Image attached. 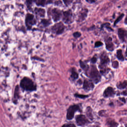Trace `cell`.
Masks as SVG:
<instances>
[{
    "label": "cell",
    "instance_id": "6da1fadb",
    "mask_svg": "<svg viewBox=\"0 0 127 127\" xmlns=\"http://www.w3.org/2000/svg\"><path fill=\"white\" fill-rule=\"evenodd\" d=\"M110 62V59L106 53L103 52L100 56V63L99 66L102 75H105L108 72L109 69H108L107 66Z\"/></svg>",
    "mask_w": 127,
    "mask_h": 127
},
{
    "label": "cell",
    "instance_id": "7a4b0ae2",
    "mask_svg": "<svg viewBox=\"0 0 127 127\" xmlns=\"http://www.w3.org/2000/svg\"><path fill=\"white\" fill-rule=\"evenodd\" d=\"M20 85L23 89L27 91H32L36 90V86L34 82L27 77H24L21 80Z\"/></svg>",
    "mask_w": 127,
    "mask_h": 127
},
{
    "label": "cell",
    "instance_id": "3957f363",
    "mask_svg": "<svg viewBox=\"0 0 127 127\" xmlns=\"http://www.w3.org/2000/svg\"><path fill=\"white\" fill-rule=\"evenodd\" d=\"M88 76L95 84H98L101 80V76L96 67L92 65L88 73Z\"/></svg>",
    "mask_w": 127,
    "mask_h": 127
},
{
    "label": "cell",
    "instance_id": "277c9868",
    "mask_svg": "<svg viewBox=\"0 0 127 127\" xmlns=\"http://www.w3.org/2000/svg\"><path fill=\"white\" fill-rule=\"evenodd\" d=\"M77 111H81L79 105L74 104L70 106L67 112L66 118L67 120H70L72 119L74 117L75 113Z\"/></svg>",
    "mask_w": 127,
    "mask_h": 127
},
{
    "label": "cell",
    "instance_id": "5b68a950",
    "mask_svg": "<svg viewBox=\"0 0 127 127\" xmlns=\"http://www.w3.org/2000/svg\"><path fill=\"white\" fill-rule=\"evenodd\" d=\"M65 29V26L62 22L58 23L52 27V30L53 33L56 35L63 34Z\"/></svg>",
    "mask_w": 127,
    "mask_h": 127
},
{
    "label": "cell",
    "instance_id": "8992f818",
    "mask_svg": "<svg viewBox=\"0 0 127 127\" xmlns=\"http://www.w3.org/2000/svg\"><path fill=\"white\" fill-rule=\"evenodd\" d=\"M76 122L78 126H84L88 123L90 122L85 116L83 114L77 115L75 117Z\"/></svg>",
    "mask_w": 127,
    "mask_h": 127
},
{
    "label": "cell",
    "instance_id": "52a82bcc",
    "mask_svg": "<svg viewBox=\"0 0 127 127\" xmlns=\"http://www.w3.org/2000/svg\"><path fill=\"white\" fill-rule=\"evenodd\" d=\"M50 14L53 21L55 22L60 20L62 17L61 11L56 8L53 9L50 11Z\"/></svg>",
    "mask_w": 127,
    "mask_h": 127
},
{
    "label": "cell",
    "instance_id": "ba28073f",
    "mask_svg": "<svg viewBox=\"0 0 127 127\" xmlns=\"http://www.w3.org/2000/svg\"><path fill=\"white\" fill-rule=\"evenodd\" d=\"M63 21L66 24H70L73 22V14L70 9L63 12Z\"/></svg>",
    "mask_w": 127,
    "mask_h": 127
},
{
    "label": "cell",
    "instance_id": "9c48e42d",
    "mask_svg": "<svg viewBox=\"0 0 127 127\" xmlns=\"http://www.w3.org/2000/svg\"><path fill=\"white\" fill-rule=\"evenodd\" d=\"M26 23L28 29H31L32 26L36 23V20L34 15L31 14H28L26 17Z\"/></svg>",
    "mask_w": 127,
    "mask_h": 127
},
{
    "label": "cell",
    "instance_id": "30bf717a",
    "mask_svg": "<svg viewBox=\"0 0 127 127\" xmlns=\"http://www.w3.org/2000/svg\"><path fill=\"white\" fill-rule=\"evenodd\" d=\"M94 87V84L91 81L85 79L83 83V88L86 92L92 90Z\"/></svg>",
    "mask_w": 127,
    "mask_h": 127
},
{
    "label": "cell",
    "instance_id": "8fae6325",
    "mask_svg": "<svg viewBox=\"0 0 127 127\" xmlns=\"http://www.w3.org/2000/svg\"><path fill=\"white\" fill-rule=\"evenodd\" d=\"M116 92L114 89L111 87L107 88L103 93V96L105 98L113 97L115 95Z\"/></svg>",
    "mask_w": 127,
    "mask_h": 127
},
{
    "label": "cell",
    "instance_id": "7c38bea8",
    "mask_svg": "<svg viewBox=\"0 0 127 127\" xmlns=\"http://www.w3.org/2000/svg\"><path fill=\"white\" fill-rule=\"evenodd\" d=\"M118 35L122 42L126 41L127 38V31L123 28H120L118 30Z\"/></svg>",
    "mask_w": 127,
    "mask_h": 127
},
{
    "label": "cell",
    "instance_id": "4fadbf2b",
    "mask_svg": "<svg viewBox=\"0 0 127 127\" xmlns=\"http://www.w3.org/2000/svg\"><path fill=\"white\" fill-rule=\"evenodd\" d=\"M106 48L108 51L112 52L114 49V46L112 42V38L111 37L106 38L105 39Z\"/></svg>",
    "mask_w": 127,
    "mask_h": 127
},
{
    "label": "cell",
    "instance_id": "5bb4252c",
    "mask_svg": "<svg viewBox=\"0 0 127 127\" xmlns=\"http://www.w3.org/2000/svg\"><path fill=\"white\" fill-rule=\"evenodd\" d=\"M88 12V10L87 9L84 8L82 9L78 15L79 21L81 22L84 20L87 16Z\"/></svg>",
    "mask_w": 127,
    "mask_h": 127
},
{
    "label": "cell",
    "instance_id": "9a60e30c",
    "mask_svg": "<svg viewBox=\"0 0 127 127\" xmlns=\"http://www.w3.org/2000/svg\"><path fill=\"white\" fill-rule=\"evenodd\" d=\"M54 0H37L36 1V4L38 6L44 7L45 6L53 3Z\"/></svg>",
    "mask_w": 127,
    "mask_h": 127
},
{
    "label": "cell",
    "instance_id": "2e32d148",
    "mask_svg": "<svg viewBox=\"0 0 127 127\" xmlns=\"http://www.w3.org/2000/svg\"><path fill=\"white\" fill-rule=\"evenodd\" d=\"M34 11L35 13L37 15H38L41 17H45L46 12L44 9L36 8L35 9Z\"/></svg>",
    "mask_w": 127,
    "mask_h": 127
},
{
    "label": "cell",
    "instance_id": "e0dca14e",
    "mask_svg": "<svg viewBox=\"0 0 127 127\" xmlns=\"http://www.w3.org/2000/svg\"><path fill=\"white\" fill-rule=\"evenodd\" d=\"M92 112H93V110L91 107L89 106L86 109V115L88 118L91 120H93V116Z\"/></svg>",
    "mask_w": 127,
    "mask_h": 127
},
{
    "label": "cell",
    "instance_id": "ac0fdd59",
    "mask_svg": "<svg viewBox=\"0 0 127 127\" xmlns=\"http://www.w3.org/2000/svg\"><path fill=\"white\" fill-rule=\"evenodd\" d=\"M117 58L119 61H123L125 58L122 53V51L121 49H119L117 51Z\"/></svg>",
    "mask_w": 127,
    "mask_h": 127
},
{
    "label": "cell",
    "instance_id": "d6986e66",
    "mask_svg": "<svg viewBox=\"0 0 127 127\" xmlns=\"http://www.w3.org/2000/svg\"><path fill=\"white\" fill-rule=\"evenodd\" d=\"M117 87L119 89H122L126 88L127 87V81L126 80L124 81L123 82H119L117 85Z\"/></svg>",
    "mask_w": 127,
    "mask_h": 127
},
{
    "label": "cell",
    "instance_id": "ffe728a7",
    "mask_svg": "<svg viewBox=\"0 0 127 127\" xmlns=\"http://www.w3.org/2000/svg\"><path fill=\"white\" fill-rule=\"evenodd\" d=\"M107 125L110 127H117L119 124L114 120L111 119H109L107 121Z\"/></svg>",
    "mask_w": 127,
    "mask_h": 127
},
{
    "label": "cell",
    "instance_id": "44dd1931",
    "mask_svg": "<svg viewBox=\"0 0 127 127\" xmlns=\"http://www.w3.org/2000/svg\"><path fill=\"white\" fill-rule=\"evenodd\" d=\"M71 78L73 80H75L77 79L79 77V75L78 73L76 72L75 68H73L72 69L71 75L70 76Z\"/></svg>",
    "mask_w": 127,
    "mask_h": 127
},
{
    "label": "cell",
    "instance_id": "7402d4cb",
    "mask_svg": "<svg viewBox=\"0 0 127 127\" xmlns=\"http://www.w3.org/2000/svg\"><path fill=\"white\" fill-rule=\"evenodd\" d=\"M79 64H80V66H81V68L85 70V71H87L89 69V66L88 65H87L85 63L83 62V61H79Z\"/></svg>",
    "mask_w": 127,
    "mask_h": 127
},
{
    "label": "cell",
    "instance_id": "603a6c76",
    "mask_svg": "<svg viewBox=\"0 0 127 127\" xmlns=\"http://www.w3.org/2000/svg\"><path fill=\"white\" fill-rule=\"evenodd\" d=\"M41 23L44 27H47L51 24V23L49 20L43 19L41 21Z\"/></svg>",
    "mask_w": 127,
    "mask_h": 127
},
{
    "label": "cell",
    "instance_id": "cb8c5ba5",
    "mask_svg": "<svg viewBox=\"0 0 127 127\" xmlns=\"http://www.w3.org/2000/svg\"><path fill=\"white\" fill-rule=\"evenodd\" d=\"M124 16H125V14H122L121 15H120V16L117 18V19L114 21V26H116V25H117V24L118 23H119V22L123 19Z\"/></svg>",
    "mask_w": 127,
    "mask_h": 127
},
{
    "label": "cell",
    "instance_id": "d4e9b609",
    "mask_svg": "<svg viewBox=\"0 0 127 127\" xmlns=\"http://www.w3.org/2000/svg\"><path fill=\"white\" fill-rule=\"evenodd\" d=\"M104 27L107 28V29L108 31H113V29H111L110 27V24L108 23H106L104 24H103V25H102L101 29L104 28Z\"/></svg>",
    "mask_w": 127,
    "mask_h": 127
},
{
    "label": "cell",
    "instance_id": "484cf974",
    "mask_svg": "<svg viewBox=\"0 0 127 127\" xmlns=\"http://www.w3.org/2000/svg\"><path fill=\"white\" fill-rule=\"evenodd\" d=\"M74 96L76 98H79L81 99H84L88 98L89 96L88 95H81V94H75Z\"/></svg>",
    "mask_w": 127,
    "mask_h": 127
},
{
    "label": "cell",
    "instance_id": "4316f807",
    "mask_svg": "<svg viewBox=\"0 0 127 127\" xmlns=\"http://www.w3.org/2000/svg\"><path fill=\"white\" fill-rule=\"evenodd\" d=\"M112 67L114 68H117L119 67V62L117 61L113 62L112 64Z\"/></svg>",
    "mask_w": 127,
    "mask_h": 127
},
{
    "label": "cell",
    "instance_id": "83f0119b",
    "mask_svg": "<svg viewBox=\"0 0 127 127\" xmlns=\"http://www.w3.org/2000/svg\"><path fill=\"white\" fill-rule=\"evenodd\" d=\"M72 1L73 0H63V2L66 6L69 5L70 3H72Z\"/></svg>",
    "mask_w": 127,
    "mask_h": 127
},
{
    "label": "cell",
    "instance_id": "f1b7e54d",
    "mask_svg": "<svg viewBox=\"0 0 127 127\" xmlns=\"http://www.w3.org/2000/svg\"><path fill=\"white\" fill-rule=\"evenodd\" d=\"M73 37L75 38H78L81 37V34L79 32H76L73 33Z\"/></svg>",
    "mask_w": 127,
    "mask_h": 127
},
{
    "label": "cell",
    "instance_id": "f546056e",
    "mask_svg": "<svg viewBox=\"0 0 127 127\" xmlns=\"http://www.w3.org/2000/svg\"><path fill=\"white\" fill-rule=\"evenodd\" d=\"M103 43L101 41H98L95 42V47H98L103 45Z\"/></svg>",
    "mask_w": 127,
    "mask_h": 127
},
{
    "label": "cell",
    "instance_id": "4dcf8cb0",
    "mask_svg": "<svg viewBox=\"0 0 127 127\" xmlns=\"http://www.w3.org/2000/svg\"><path fill=\"white\" fill-rule=\"evenodd\" d=\"M36 0H27V3L28 6H30L33 3L36 1Z\"/></svg>",
    "mask_w": 127,
    "mask_h": 127
},
{
    "label": "cell",
    "instance_id": "1f68e13d",
    "mask_svg": "<svg viewBox=\"0 0 127 127\" xmlns=\"http://www.w3.org/2000/svg\"><path fill=\"white\" fill-rule=\"evenodd\" d=\"M62 127H75L76 126L73 124H66L62 126Z\"/></svg>",
    "mask_w": 127,
    "mask_h": 127
},
{
    "label": "cell",
    "instance_id": "d6a6232c",
    "mask_svg": "<svg viewBox=\"0 0 127 127\" xmlns=\"http://www.w3.org/2000/svg\"><path fill=\"white\" fill-rule=\"evenodd\" d=\"M97 61V58L95 56H94L91 59V62L92 64H94L96 63Z\"/></svg>",
    "mask_w": 127,
    "mask_h": 127
},
{
    "label": "cell",
    "instance_id": "836d02e7",
    "mask_svg": "<svg viewBox=\"0 0 127 127\" xmlns=\"http://www.w3.org/2000/svg\"><path fill=\"white\" fill-rule=\"evenodd\" d=\"M86 1L90 4L94 3L96 1V0H86Z\"/></svg>",
    "mask_w": 127,
    "mask_h": 127
},
{
    "label": "cell",
    "instance_id": "e575fe53",
    "mask_svg": "<svg viewBox=\"0 0 127 127\" xmlns=\"http://www.w3.org/2000/svg\"><path fill=\"white\" fill-rule=\"evenodd\" d=\"M120 100V101H122L123 102H124V103H126V99H125V98L123 97V98H119Z\"/></svg>",
    "mask_w": 127,
    "mask_h": 127
},
{
    "label": "cell",
    "instance_id": "d590c367",
    "mask_svg": "<svg viewBox=\"0 0 127 127\" xmlns=\"http://www.w3.org/2000/svg\"><path fill=\"white\" fill-rule=\"evenodd\" d=\"M121 94H122V95H124L125 96L127 95V91H126V90L123 91L122 93H121Z\"/></svg>",
    "mask_w": 127,
    "mask_h": 127
},
{
    "label": "cell",
    "instance_id": "8d00e7d4",
    "mask_svg": "<svg viewBox=\"0 0 127 127\" xmlns=\"http://www.w3.org/2000/svg\"><path fill=\"white\" fill-rule=\"evenodd\" d=\"M78 82L79 84H82V81L81 79L79 80L78 81Z\"/></svg>",
    "mask_w": 127,
    "mask_h": 127
},
{
    "label": "cell",
    "instance_id": "74e56055",
    "mask_svg": "<svg viewBox=\"0 0 127 127\" xmlns=\"http://www.w3.org/2000/svg\"><path fill=\"white\" fill-rule=\"evenodd\" d=\"M125 24H127V17H126L125 19Z\"/></svg>",
    "mask_w": 127,
    "mask_h": 127
}]
</instances>
